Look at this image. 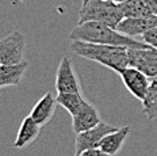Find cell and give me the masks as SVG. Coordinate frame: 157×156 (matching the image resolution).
I'll use <instances>...</instances> for the list:
<instances>
[{"label":"cell","instance_id":"cell-22","mask_svg":"<svg viewBox=\"0 0 157 156\" xmlns=\"http://www.w3.org/2000/svg\"><path fill=\"white\" fill-rule=\"evenodd\" d=\"M155 79H156V80H157V76H156V77H155Z\"/></svg>","mask_w":157,"mask_h":156},{"label":"cell","instance_id":"cell-16","mask_svg":"<svg viewBox=\"0 0 157 156\" xmlns=\"http://www.w3.org/2000/svg\"><path fill=\"white\" fill-rule=\"evenodd\" d=\"M56 100H57V105L63 106L71 115L76 114L86 102L80 92H57Z\"/></svg>","mask_w":157,"mask_h":156},{"label":"cell","instance_id":"cell-17","mask_svg":"<svg viewBox=\"0 0 157 156\" xmlns=\"http://www.w3.org/2000/svg\"><path fill=\"white\" fill-rule=\"evenodd\" d=\"M142 114L148 119L157 118V80L152 79L148 94L142 100Z\"/></svg>","mask_w":157,"mask_h":156},{"label":"cell","instance_id":"cell-19","mask_svg":"<svg viewBox=\"0 0 157 156\" xmlns=\"http://www.w3.org/2000/svg\"><path fill=\"white\" fill-rule=\"evenodd\" d=\"M73 156H110V155L104 154L100 148H92V149H86V151L80 152L78 155H73Z\"/></svg>","mask_w":157,"mask_h":156},{"label":"cell","instance_id":"cell-8","mask_svg":"<svg viewBox=\"0 0 157 156\" xmlns=\"http://www.w3.org/2000/svg\"><path fill=\"white\" fill-rule=\"evenodd\" d=\"M56 90L57 92H80L76 72L73 69L72 61L67 56H64L60 61L56 75Z\"/></svg>","mask_w":157,"mask_h":156},{"label":"cell","instance_id":"cell-12","mask_svg":"<svg viewBox=\"0 0 157 156\" xmlns=\"http://www.w3.org/2000/svg\"><path fill=\"white\" fill-rule=\"evenodd\" d=\"M130 135V126H123V128H117L114 132H110L106 135L103 140L100 141L99 148L102 149L104 154L114 156L121 151L126 137Z\"/></svg>","mask_w":157,"mask_h":156},{"label":"cell","instance_id":"cell-14","mask_svg":"<svg viewBox=\"0 0 157 156\" xmlns=\"http://www.w3.org/2000/svg\"><path fill=\"white\" fill-rule=\"evenodd\" d=\"M29 67L27 61H22L16 65H0V88L11 86H19Z\"/></svg>","mask_w":157,"mask_h":156},{"label":"cell","instance_id":"cell-13","mask_svg":"<svg viewBox=\"0 0 157 156\" xmlns=\"http://www.w3.org/2000/svg\"><path fill=\"white\" fill-rule=\"evenodd\" d=\"M39 131H41V125H39L37 121H34L30 115H27L23 121H22L21 126H19L14 147L15 148L27 147L29 144H31V142L38 137Z\"/></svg>","mask_w":157,"mask_h":156},{"label":"cell","instance_id":"cell-3","mask_svg":"<svg viewBox=\"0 0 157 156\" xmlns=\"http://www.w3.org/2000/svg\"><path fill=\"white\" fill-rule=\"evenodd\" d=\"M125 18L121 4L110 0H86L81 2L78 23L84 22H100L115 29Z\"/></svg>","mask_w":157,"mask_h":156},{"label":"cell","instance_id":"cell-21","mask_svg":"<svg viewBox=\"0 0 157 156\" xmlns=\"http://www.w3.org/2000/svg\"><path fill=\"white\" fill-rule=\"evenodd\" d=\"M21 2H26V0H21Z\"/></svg>","mask_w":157,"mask_h":156},{"label":"cell","instance_id":"cell-24","mask_svg":"<svg viewBox=\"0 0 157 156\" xmlns=\"http://www.w3.org/2000/svg\"><path fill=\"white\" fill-rule=\"evenodd\" d=\"M0 65H2V63H0Z\"/></svg>","mask_w":157,"mask_h":156},{"label":"cell","instance_id":"cell-6","mask_svg":"<svg viewBox=\"0 0 157 156\" xmlns=\"http://www.w3.org/2000/svg\"><path fill=\"white\" fill-rule=\"evenodd\" d=\"M115 129H117L115 126L100 121L94 128L84 131L81 133H77L76 140H75V155H78L80 152L86 151V149L99 148V144L104 136L109 135L110 132H114Z\"/></svg>","mask_w":157,"mask_h":156},{"label":"cell","instance_id":"cell-23","mask_svg":"<svg viewBox=\"0 0 157 156\" xmlns=\"http://www.w3.org/2000/svg\"><path fill=\"white\" fill-rule=\"evenodd\" d=\"M81 2H86V0H81Z\"/></svg>","mask_w":157,"mask_h":156},{"label":"cell","instance_id":"cell-9","mask_svg":"<svg viewBox=\"0 0 157 156\" xmlns=\"http://www.w3.org/2000/svg\"><path fill=\"white\" fill-rule=\"evenodd\" d=\"M100 122V115L96 107L92 106L90 102H84L81 109L78 110L75 115H72V128H73L75 135L81 133L84 131L96 126Z\"/></svg>","mask_w":157,"mask_h":156},{"label":"cell","instance_id":"cell-7","mask_svg":"<svg viewBox=\"0 0 157 156\" xmlns=\"http://www.w3.org/2000/svg\"><path fill=\"white\" fill-rule=\"evenodd\" d=\"M119 75L126 90L132 94L134 98H137L142 102L150 87V77L144 72H141L140 69L130 65L125 68Z\"/></svg>","mask_w":157,"mask_h":156},{"label":"cell","instance_id":"cell-4","mask_svg":"<svg viewBox=\"0 0 157 156\" xmlns=\"http://www.w3.org/2000/svg\"><path fill=\"white\" fill-rule=\"evenodd\" d=\"M26 41L21 31H11L0 40V63L4 65H16L23 60Z\"/></svg>","mask_w":157,"mask_h":156},{"label":"cell","instance_id":"cell-11","mask_svg":"<svg viewBox=\"0 0 157 156\" xmlns=\"http://www.w3.org/2000/svg\"><path fill=\"white\" fill-rule=\"evenodd\" d=\"M56 105H57L56 96L52 95V92H46L31 109L30 117L34 121H37L41 126L45 125L53 117L56 111Z\"/></svg>","mask_w":157,"mask_h":156},{"label":"cell","instance_id":"cell-2","mask_svg":"<svg viewBox=\"0 0 157 156\" xmlns=\"http://www.w3.org/2000/svg\"><path fill=\"white\" fill-rule=\"evenodd\" d=\"M71 41H84L94 44H106V45H119L127 48H148L144 41H137L133 37L125 35L111 27L109 25L100 22H84L78 23L69 34Z\"/></svg>","mask_w":157,"mask_h":156},{"label":"cell","instance_id":"cell-15","mask_svg":"<svg viewBox=\"0 0 157 156\" xmlns=\"http://www.w3.org/2000/svg\"><path fill=\"white\" fill-rule=\"evenodd\" d=\"M121 10L125 18H145L155 15L146 0H126L121 3Z\"/></svg>","mask_w":157,"mask_h":156},{"label":"cell","instance_id":"cell-10","mask_svg":"<svg viewBox=\"0 0 157 156\" xmlns=\"http://www.w3.org/2000/svg\"><path fill=\"white\" fill-rule=\"evenodd\" d=\"M155 26H157V15H150L145 18H123L115 29L125 35L137 37V35H142L145 31Z\"/></svg>","mask_w":157,"mask_h":156},{"label":"cell","instance_id":"cell-1","mask_svg":"<svg viewBox=\"0 0 157 156\" xmlns=\"http://www.w3.org/2000/svg\"><path fill=\"white\" fill-rule=\"evenodd\" d=\"M69 49L76 56L96 61L118 73H121L125 68L129 67V53H127L129 48L127 46L72 41Z\"/></svg>","mask_w":157,"mask_h":156},{"label":"cell","instance_id":"cell-18","mask_svg":"<svg viewBox=\"0 0 157 156\" xmlns=\"http://www.w3.org/2000/svg\"><path fill=\"white\" fill-rule=\"evenodd\" d=\"M141 37H142L144 42H146V44L150 45L152 48H156V49H157V26L149 29V30L145 31Z\"/></svg>","mask_w":157,"mask_h":156},{"label":"cell","instance_id":"cell-5","mask_svg":"<svg viewBox=\"0 0 157 156\" xmlns=\"http://www.w3.org/2000/svg\"><path fill=\"white\" fill-rule=\"evenodd\" d=\"M129 65L140 69L150 79L157 76V49L148 48H129Z\"/></svg>","mask_w":157,"mask_h":156},{"label":"cell","instance_id":"cell-20","mask_svg":"<svg viewBox=\"0 0 157 156\" xmlns=\"http://www.w3.org/2000/svg\"><path fill=\"white\" fill-rule=\"evenodd\" d=\"M110 2H114V3H118V4H121V3L126 2V0H110Z\"/></svg>","mask_w":157,"mask_h":156}]
</instances>
